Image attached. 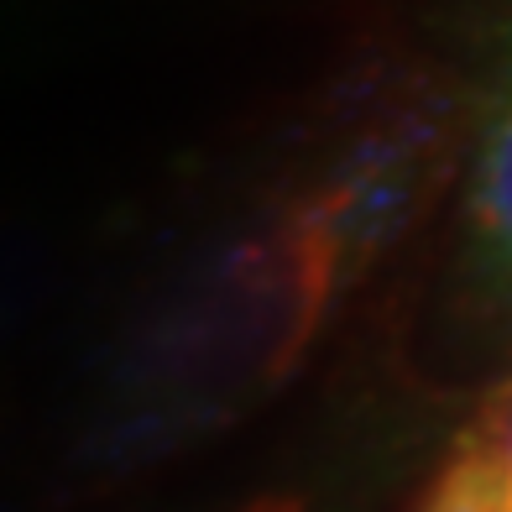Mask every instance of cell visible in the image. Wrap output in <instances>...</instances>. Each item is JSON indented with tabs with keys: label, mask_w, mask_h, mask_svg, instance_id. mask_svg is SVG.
<instances>
[{
	"label": "cell",
	"mask_w": 512,
	"mask_h": 512,
	"mask_svg": "<svg viewBox=\"0 0 512 512\" xmlns=\"http://www.w3.org/2000/svg\"><path fill=\"white\" fill-rule=\"evenodd\" d=\"M408 173L382 136L298 157L162 262L95 361L79 476H147L293 387L403 220Z\"/></svg>",
	"instance_id": "6da1fadb"
},
{
	"label": "cell",
	"mask_w": 512,
	"mask_h": 512,
	"mask_svg": "<svg viewBox=\"0 0 512 512\" xmlns=\"http://www.w3.org/2000/svg\"><path fill=\"white\" fill-rule=\"evenodd\" d=\"M455 288L476 319L512 330V0L492 16L476 63L455 215Z\"/></svg>",
	"instance_id": "7a4b0ae2"
},
{
	"label": "cell",
	"mask_w": 512,
	"mask_h": 512,
	"mask_svg": "<svg viewBox=\"0 0 512 512\" xmlns=\"http://www.w3.org/2000/svg\"><path fill=\"white\" fill-rule=\"evenodd\" d=\"M63 283V246L48 220L0 209V356L53 309Z\"/></svg>",
	"instance_id": "3957f363"
},
{
	"label": "cell",
	"mask_w": 512,
	"mask_h": 512,
	"mask_svg": "<svg viewBox=\"0 0 512 512\" xmlns=\"http://www.w3.org/2000/svg\"><path fill=\"white\" fill-rule=\"evenodd\" d=\"M225 512H335L330 492L309 476H283L267 486H251L246 497H236Z\"/></svg>",
	"instance_id": "277c9868"
},
{
	"label": "cell",
	"mask_w": 512,
	"mask_h": 512,
	"mask_svg": "<svg viewBox=\"0 0 512 512\" xmlns=\"http://www.w3.org/2000/svg\"><path fill=\"white\" fill-rule=\"evenodd\" d=\"M471 434L481 439L486 450H492L497 471H502V481H507V497H512V387L502 392V398L486 403V413L471 424Z\"/></svg>",
	"instance_id": "5b68a950"
},
{
	"label": "cell",
	"mask_w": 512,
	"mask_h": 512,
	"mask_svg": "<svg viewBox=\"0 0 512 512\" xmlns=\"http://www.w3.org/2000/svg\"><path fill=\"white\" fill-rule=\"evenodd\" d=\"M32 48V37H27V27H21V16L16 11H0V79L11 74V63Z\"/></svg>",
	"instance_id": "8992f818"
},
{
	"label": "cell",
	"mask_w": 512,
	"mask_h": 512,
	"mask_svg": "<svg viewBox=\"0 0 512 512\" xmlns=\"http://www.w3.org/2000/svg\"><path fill=\"white\" fill-rule=\"evenodd\" d=\"M0 11H16V0H0Z\"/></svg>",
	"instance_id": "52a82bcc"
}]
</instances>
